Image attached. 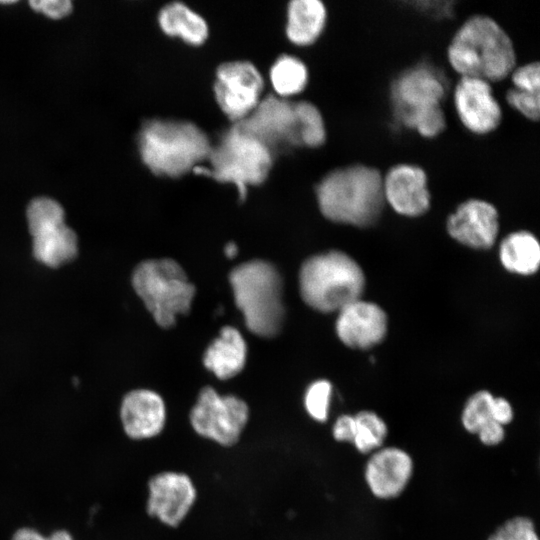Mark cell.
Returning a JSON list of instances; mask_svg holds the SVG:
<instances>
[{
    "label": "cell",
    "mask_w": 540,
    "mask_h": 540,
    "mask_svg": "<svg viewBox=\"0 0 540 540\" xmlns=\"http://www.w3.org/2000/svg\"><path fill=\"white\" fill-rule=\"evenodd\" d=\"M499 256L506 270L520 275H531L540 266V244L531 232L515 231L502 240Z\"/></svg>",
    "instance_id": "obj_22"
},
{
    "label": "cell",
    "mask_w": 540,
    "mask_h": 540,
    "mask_svg": "<svg viewBox=\"0 0 540 540\" xmlns=\"http://www.w3.org/2000/svg\"><path fill=\"white\" fill-rule=\"evenodd\" d=\"M448 234L473 249H488L499 232V213L489 201L470 198L460 203L446 220Z\"/></svg>",
    "instance_id": "obj_16"
},
{
    "label": "cell",
    "mask_w": 540,
    "mask_h": 540,
    "mask_svg": "<svg viewBox=\"0 0 540 540\" xmlns=\"http://www.w3.org/2000/svg\"><path fill=\"white\" fill-rule=\"evenodd\" d=\"M246 356L247 345L242 334L232 326H224L206 349L203 364L218 379L226 380L243 370Z\"/></svg>",
    "instance_id": "obj_20"
},
{
    "label": "cell",
    "mask_w": 540,
    "mask_h": 540,
    "mask_svg": "<svg viewBox=\"0 0 540 540\" xmlns=\"http://www.w3.org/2000/svg\"><path fill=\"white\" fill-rule=\"evenodd\" d=\"M148 490L147 513L170 527H177L184 520L197 497L191 478L174 471L152 476Z\"/></svg>",
    "instance_id": "obj_15"
},
{
    "label": "cell",
    "mask_w": 540,
    "mask_h": 540,
    "mask_svg": "<svg viewBox=\"0 0 540 540\" xmlns=\"http://www.w3.org/2000/svg\"><path fill=\"white\" fill-rule=\"evenodd\" d=\"M120 420L130 439L153 438L160 434L165 426L164 400L158 393L148 389L130 391L121 402Z\"/></svg>",
    "instance_id": "obj_19"
},
{
    "label": "cell",
    "mask_w": 540,
    "mask_h": 540,
    "mask_svg": "<svg viewBox=\"0 0 540 540\" xmlns=\"http://www.w3.org/2000/svg\"><path fill=\"white\" fill-rule=\"evenodd\" d=\"M492 419L502 426L509 424L513 419V409L508 400L494 397L492 402Z\"/></svg>",
    "instance_id": "obj_35"
},
{
    "label": "cell",
    "mask_w": 540,
    "mask_h": 540,
    "mask_svg": "<svg viewBox=\"0 0 540 540\" xmlns=\"http://www.w3.org/2000/svg\"><path fill=\"white\" fill-rule=\"evenodd\" d=\"M476 434L484 445L495 446L503 441L505 430L504 426L491 420L484 424Z\"/></svg>",
    "instance_id": "obj_34"
},
{
    "label": "cell",
    "mask_w": 540,
    "mask_h": 540,
    "mask_svg": "<svg viewBox=\"0 0 540 540\" xmlns=\"http://www.w3.org/2000/svg\"><path fill=\"white\" fill-rule=\"evenodd\" d=\"M447 93L444 76L428 63L415 64L400 72L390 85L395 120L442 106Z\"/></svg>",
    "instance_id": "obj_11"
},
{
    "label": "cell",
    "mask_w": 540,
    "mask_h": 540,
    "mask_svg": "<svg viewBox=\"0 0 540 540\" xmlns=\"http://www.w3.org/2000/svg\"><path fill=\"white\" fill-rule=\"evenodd\" d=\"M234 125L261 142L273 156L282 150L304 147L305 128L299 104L279 96L261 99L249 115Z\"/></svg>",
    "instance_id": "obj_8"
},
{
    "label": "cell",
    "mask_w": 540,
    "mask_h": 540,
    "mask_svg": "<svg viewBox=\"0 0 540 540\" xmlns=\"http://www.w3.org/2000/svg\"><path fill=\"white\" fill-rule=\"evenodd\" d=\"M446 58L459 77H474L490 83L509 77L517 65L513 41L492 17H468L450 39Z\"/></svg>",
    "instance_id": "obj_1"
},
{
    "label": "cell",
    "mask_w": 540,
    "mask_h": 540,
    "mask_svg": "<svg viewBox=\"0 0 540 540\" xmlns=\"http://www.w3.org/2000/svg\"><path fill=\"white\" fill-rule=\"evenodd\" d=\"M27 220L37 261L56 268L75 258L77 236L66 226L64 211L58 202L46 197L32 200L27 208Z\"/></svg>",
    "instance_id": "obj_9"
},
{
    "label": "cell",
    "mask_w": 540,
    "mask_h": 540,
    "mask_svg": "<svg viewBox=\"0 0 540 540\" xmlns=\"http://www.w3.org/2000/svg\"><path fill=\"white\" fill-rule=\"evenodd\" d=\"M262 89V76L250 62H227L216 71L215 98L233 123L241 121L254 110L261 100Z\"/></svg>",
    "instance_id": "obj_12"
},
{
    "label": "cell",
    "mask_w": 540,
    "mask_h": 540,
    "mask_svg": "<svg viewBox=\"0 0 540 540\" xmlns=\"http://www.w3.org/2000/svg\"><path fill=\"white\" fill-rule=\"evenodd\" d=\"M488 540H539V537L530 518L515 516L499 526Z\"/></svg>",
    "instance_id": "obj_28"
},
{
    "label": "cell",
    "mask_w": 540,
    "mask_h": 540,
    "mask_svg": "<svg viewBox=\"0 0 540 540\" xmlns=\"http://www.w3.org/2000/svg\"><path fill=\"white\" fill-rule=\"evenodd\" d=\"M332 385L328 380L320 379L307 388L304 405L311 418L318 422L328 419Z\"/></svg>",
    "instance_id": "obj_27"
},
{
    "label": "cell",
    "mask_w": 540,
    "mask_h": 540,
    "mask_svg": "<svg viewBox=\"0 0 540 540\" xmlns=\"http://www.w3.org/2000/svg\"><path fill=\"white\" fill-rule=\"evenodd\" d=\"M207 135L194 123L153 119L139 134L143 162L156 175L179 177L205 161L211 149Z\"/></svg>",
    "instance_id": "obj_4"
},
{
    "label": "cell",
    "mask_w": 540,
    "mask_h": 540,
    "mask_svg": "<svg viewBox=\"0 0 540 540\" xmlns=\"http://www.w3.org/2000/svg\"><path fill=\"white\" fill-rule=\"evenodd\" d=\"M228 278L247 329L259 337H276L286 314L278 269L266 260L253 259L234 267Z\"/></svg>",
    "instance_id": "obj_3"
},
{
    "label": "cell",
    "mask_w": 540,
    "mask_h": 540,
    "mask_svg": "<svg viewBox=\"0 0 540 540\" xmlns=\"http://www.w3.org/2000/svg\"><path fill=\"white\" fill-rule=\"evenodd\" d=\"M455 113L470 133L484 136L500 126L503 110L492 83L474 77H459L452 90Z\"/></svg>",
    "instance_id": "obj_13"
},
{
    "label": "cell",
    "mask_w": 540,
    "mask_h": 540,
    "mask_svg": "<svg viewBox=\"0 0 540 540\" xmlns=\"http://www.w3.org/2000/svg\"><path fill=\"white\" fill-rule=\"evenodd\" d=\"M11 540H75L72 534L65 529H57L50 535L45 536L32 527L18 528L11 537Z\"/></svg>",
    "instance_id": "obj_31"
},
{
    "label": "cell",
    "mask_w": 540,
    "mask_h": 540,
    "mask_svg": "<svg viewBox=\"0 0 540 540\" xmlns=\"http://www.w3.org/2000/svg\"><path fill=\"white\" fill-rule=\"evenodd\" d=\"M505 99L507 104L524 118L537 122L540 114V93L510 87Z\"/></svg>",
    "instance_id": "obj_29"
},
{
    "label": "cell",
    "mask_w": 540,
    "mask_h": 540,
    "mask_svg": "<svg viewBox=\"0 0 540 540\" xmlns=\"http://www.w3.org/2000/svg\"><path fill=\"white\" fill-rule=\"evenodd\" d=\"M270 79L278 96L286 98L304 90L308 83V70L300 59L282 55L273 64Z\"/></svg>",
    "instance_id": "obj_24"
},
{
    "label": "cell",
    "mask_w": 540,
    "mask_h": 540,
    "mask_svg": "<svg viewBox=\"0 0 540 540\" xmlns=\"http://www.w3.org/2000/svg\"><path fill=\"white\" fill-rule=\"evenodd\" d=\"M494 396L486 391L481 390L474 393L467 400L462 411L461 421L464 428L476 434L478 430L492 419V402Z\"/></svg>",
    "instance_id": "obj_26"
},
{
    "label": "cell",
    "mask_w": 540,
    "mask_h": 540,
    "mask_svg": "<svg viewBox=\"0 0 540 540\" xmlns=\"http://www.w3.org/2000/svg\"><path fill=\"white\" fill-rule=\"evenodd\" d=\"M249 407L235 395H220L213 387H203L189 413L193 430L219 445H235L248 422Z\"/></svg>",
    "instance_id": "obj_10"
},
{
    "label": "cell",
    "mask_w": 540,
    "mask_h": 540,
    "mask_svg": "<svg viewBox=\"0 0 540 540\" xmlns=\"http://www.w3.org/2000/svg\"><path fill=\"white\" fill-rule=\"evenodd\" d=\"M356 430L353 415H342L334 423L332 433L335 440L340 442H353Z\"/></svg>",
    "instance_id": "obj_33"
},
{
    "label": "cell",
    "mask_w": 540,
    "mask_h": 540,
    "mask_svg": "<svg viewBox=\"0 0 540 540\" xmlns=\"http://www.w3.org/2000/svg\"><path fill=\"white\" fill-rule=\"evenodd\" d=\"M225 256L229 259H233L238 254V247L234 242H229L224 248Z\"/></svg>",
    "instance_id": "obj_36"
},
{
    "label": "cell",
    "mask_w": 540,
    "mask_h": 540,
    "mask_svg": "<svg viewBox=\"0 0 540 540\" xmlns=\"http://www.w3.org/2000/svg\"><path fill=\"white\" fill-rule=\"evenodd\" d=\"M382 192L385 205L401 216L418 217L431 206L428 174L414 163L390 166L382 174Z\"/></svg>",
    "instance_id": "obj_14"
},
{
    "label": "cell",
    "mask_w": 540,
    "mask_h": 540,
    "mask_svg": "<svg viewBox=\"0 0 540 540\" xmlns=\"http://www.w3.org/2000/svg\"><path fill=\"white\" fill-rule=\"evenodd\" d=\"M30 5L36 11L52 18H61L72 10V4L68 0H33Z\"/></svg>",
    "instance_id": "obj_32"
},
{
    "label": "cell",
    "mask_w": 540,
    "mask_h": 540,
    "mask_svg": "<svg viewBox=\"0 0 540 540\" xmlns=\"http://www.w3.org/2000/svg\"><path fill=\"white\" fill-rule=\"evenodd\" d=\"M335 329L346 346L368 349L384 339L387 316L377 304L359 298L338 311Z\"/></svg>",
    "instance_id": "obj_17"
},
{
    "label": "cell",
    "mask_w": 540,
    "mask_h": 540,
    "mask_svg": "<svg viewBox=\"0 0 540 540\" xmlns=\"http://www.w3.org/2000/svg\"><path fill=\"white\" fill-rule=\"evenodd\" d=\"M356 430L353 444L356 449L367 454L379 449L388 434L384 420L373 411L363 410L354 415Z\"/></svg>",
    "instance_id": "obj_25"
},
{
    "label": "cell",
    "mask_w": 540,
    "mask_h": 540,
    "mask_svg": "<svg viewBox=\"0 0 540 540\" xmlns=\"http://www.w3.org/2000/svg\"><path fill=\"white\" fill-rule=\"evenodd\" d=\"M413 473L410 455L398 447L375 450L365 466V480L372 494L380 499L399 496Z\"/></svg>",
    "instance_id": "obj_18"
},
{
    "label": "cell",
    "mask_w": 540,
    "mask_h": 540,
    "mask_svg": "<svg viewBox=\"0 0 540 540\" xmlns=\"http://www.w3.org/2000/svg\"><path fill=\"white\" fill-rule=\"evenodd\" d=\"M327 9L319 0H293L287 10L286 34L300 46L314 43L324 31Z\"/></svg>",
    "instance_id": "obj_21"
},
{
    "label": "cell",
    "mask_w": 540,
    "mask_h": 540,
    "mask_svg": "<svg viewBox=\"0 0 540 540\" xmlns=\"http://www.w3.org/2000/svg\"><path fill=\"white\" fill-rule=\"evenodd\" d=\"M132 285L155 322L165 329L175 325L178 315L189 313L196 292L181 265L170 258L140 262Z\"/></svg>",
    "instance_id": "obj_7"
},
{
    "label": "cell",
    "mask_w": 540,
    "mask_h": 540,
    "mask_svg": "<svg viewBox=\"0 0 540 540\" xmlns=\"http://www.w3.org/2000/svg\"><path fill=\"white\" fill-rule=\"evenodd\" d=\"M365 276L348 254L331 250L307 258L299 271L302 300L322 313L338 312L361 298Z\"/></svg>",
    "instance_id": "obj_5"
},
{
    "label": "cell",
    "mask_w": 540,
    "mask_h": 540,
    "mask_svg": "<svg viewBox=\"0 0 540 540\" xmlns=\"http://www.w3.org/2000/svg\"><path fill=\"white\" fill-rule=\"evenodd\" d=\"M161 29L191 45H201L208 37L206 21L181 2L164 6L158 16Z\"/></svg>",
    "instance_id": "obj_23"
},
{
    "label": "cell",
    "mask_w": 540,
    "mask_h": 540,
    "mask_svg": "<svg viewBox=\"0 0 540 540\" xmlns=\"http://www.w3.org/2000/svg\"><path fill=\"white\" fill-rule=\"evenodd\" d=\"M508 78L512 88L540 93V65L537 61L517 64Z\"/></svg>",
    "instance_id": "obj_30"
},
{
    "label": "cell",
    "mask_w": 540,
    "mask_h": 540,
    "mask_svg": "<svg viewBox=\"0 0 540 540\" xmlns=\"http://www.w3.org/2000/svg\"><path fill=\"white\" fill-rule=\"evenodd\" d=\"M316 198L328 220L360 228L372 226L385 206L382 173L362 163L334 169L317 184Z\"/></svg>",
    "instance_id": "obj_2"
},
{
    "label": "cell",
    "mask_w": 540,
    "mask_h": 540,
    "mask_svg": "<svg viewBox=\"0 0 540 540\" xmlns=\"http://www.w3.org/2000/svg\"><path fill=\"white\" fill-rule=\"evenodd\" d=\"M273 154L257 139L242 132L236 125L227 130L216 145H212L207 167H196L197 174L221 183L233 184L241 201L248 186L265 181L273 163Z\"/></svg>",
    "instance_id": "obj_6"
}]
</instances>
